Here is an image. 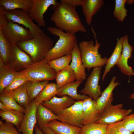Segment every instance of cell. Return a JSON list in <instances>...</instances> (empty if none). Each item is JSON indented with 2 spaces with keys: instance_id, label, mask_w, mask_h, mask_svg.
Here are the masks:
<instances>
[{
  "instance_id": "obj_1",
  "label": "cell",
  "mask_w": 134,
  "mask_h": 134,
  "mask_svg": "<svg viewBox=\"0 0 134 134\" xmlns=\"http://www.w3.org/2000/svg\"><path fill=\"white\" fill-rule=\"evenodd\" d=\"M60 1L51 7L53 12L50 21L54 23L56 27L69 34L75 35L79 32H86L76 7Z\"/></svg>"
},
{
  "instance_id": "obj_2",
  "label": "cell",
  "mask_w": 134,
  "mask_h": 134,
  "mask_svg": "<svg viewBox=\"0 0 134 134\" xmlns=\"http://www.w3.org/2000/svg\"><path fill=\"white\" fill-rule=\"evenodd\" d=\"M16 44L31 57L33 63L43 61L54 46L52 39L43 31L32 39Z\"/></svg>"
},
{
  "instance_id": "obj_3",
  "label": "cell",
  "mask_w": 134,
  "mask_h": 134,
  "mask_svg": "<svg viewBox=\"0 0 134 134\" xmlns=\"http://www.w3.org/2000/svg\"><path fill=\"white\" fill-rule=\"evenodd\" d=\"M47 30L52 34L58 36L59 38L43 60L46 62L70 54L77 44L75 35L65 32L62 29L56 27H49Z\"/></svg>"
},
{
  "instance_id": "obj_4",
  "label": "cell",
  "mask_w": 134,
  "mask_h": 134,
  "mask_svg": "<svg viewBox=\"0 0 134 134\" xmlns=\"http://www.w3.org/2000/svg\"><path fill=\"white\" fill-rule=\"evenodd\" d=\"M95 39V43L93 40H83L80 42L78 46L80 52L82 62L84 67L89 70L92 68L102 67L106 64L108 58H102L99 52L101 45L96 38V34L92 30Z\"/></svg>"
},
{
  "instance_id": "obj_5",
  "label": "cell",
  "mask_w": 134,
  "mask_h": 134,
  "mask_svg": "<svg viewBox=\"0 0 134 134\" xmlns=\"http://www.w3.org/2000/svg\"><path fill=\"white\" fill-rule=\"evenodd\" d=\"M0 29L11 44L27 41L35 37L28 29L6 18L1 10Z\"/></svg>"
},
{
  "instance_id": "obj_6",
  "label": "cell",
  "mask_w": 134,
  "mask_h": 134,
  "mask_svg": "<svg viewBox=\"0 0 134 134\" xmlns=\"http://www.w3.org/2000/svg\"><path fill=\"white\" fill-rule=\"evenodd\" d=\"M29 80L34 82L49 81L56 79L57 73L48 62L44 61L33 63L27 68L19 71Z\"/></svg>"
},
{
  "instance_id": "obj_7",
  "label": "cell",
  "mask_w": 134,
  "mask_h": 134,
  "mask_svg": "<svg viewBox=\"0 0 134 134\" xmlns=\"http://www.w3.org/2000/svg\"><path fill=\"white\" fill-rule=\"evenodd\" d=\"M0 10L6 18L24 26L30 31L34 37L43 31L34 22L30 13L27 12L20 9L7 10L0 7Z\"/></svg>"
},
{
  "instance_id": "obj_8",
  "label": "cell",
  "mask_w": 134,
  "mask_h": 134,
  "mask_svg": "<svg viewBox=\"0 0 134 134\" xmlns=\"http://www.w3.org/2000/svg\"><path fill=\"white\" fill-rule=\"evenodd\" d=\"M123 104L115 105L112 104L100 113L96 123L108 125L122 120L132 111L131 109H123Z\"/></svg>"
},
{
  "instance_id": "obj_9",
  "label": "cell",
  "mask_w": 134,
  "mask_h": 134,
  "mask_svg": "<svg viewBox=\"0 0 134 134\" xmlns=\"http://www.w3.org/2000/svg\"><path fill=\"white\" fill-rule=\"evenodd\" d=\"M83 100L75 101L69 107L62 110L57 115L59 121L81 128L83 126Z\"/></svg>"
},
{
  "instance_id": "obj_10",
  "label": "cell",
  "mask_w": 134,
  "mask_h": 134,
  "mask_svg": "<svg viewBox=\"0 0 134 134\" xmlns=\"http://www.w3.org/2000/svg\"><path fill=\"white\" fill-rule=\"evenodd\" d=\"M102 67L94 68L79 94L87 96L95 101L101 95L102 92L99 82Z\"/></svg>"
},
{
  "instance_id": "obj_11",
  "label": "cell",
  "mask_w": 134,
  "mask_h": 134,
  "mask_svg": "<svg viewBox=\"0 0 134 134\" xmlns=\"http://www.w3.org/2000/svg\"><path fill=\"white\" fill-rule=\"evenodd\" d=\"M11 45L10 58L7 64L10 67L19 71V70L21 71L27 68L33 63L31 57L20 48L16 44Z\"/></svg>"
},
{
  "instance_id": "obj_12",
  "label": "cell",
  "mask_w": 134,
  "mask_h": 134,
  "mask_svg": "<svg viewBox=\"0 0 134 134\" xmlns=\"http://www.w3.org/2000/svg\"><path fill=\"white\" fill-rule=\"evenodd\" d=\"M32 5L29 13L33 21L39 27H45L44 15L51 5H54L58 2L56 0H32Z\"/></svg>"
},
{
  "instance_id": "obj_13",
  "label": "cell",
  "mask_w": 134,
  "mask_h": 134,
  "mask_svg": "<svg viewBox=\"0 0 134 134\" xmlns=\"http://www.w3.org/2000/svg\"><path fill=\"white\" fill-rule=\"evenodd\" d=\"M37 105L33 100L30 101L25 109L24 118L17 129L22 134H34V127L37 123L36 113Z\"/></svg>"
},
{
  "instance_id": "obj_14",
  "label": "cell",
  "mask_w": 134,
  "mask_h": 134,
  "mask_svg": "<svg viewBox=\"0 0 134 134\" xmlns=\"http://www.w3.org/2000/svg\"><path fill=\"white\" fill-rule=\"evenodd\" d=\"M128 36L126 35L123 36L122 42V49L120 59L116 64L121 71L129 76L133 75L134 71L132 67L128 64L129 59L132 57V53L134 48L129 42Z\"/></svg>"
},
{
  "instance_id": "obj_15",
  "label": "cell",
  "mask_w": 134,
  "mask_h": 134,
  "mask_svg": "<svg viewBox=\"0 0 134 134\" xmlns=\"http://www.w3.org/2000/svg\"><path fill=\"white\" fill-rule=\"evenodd\" d=\"M83 125L96 123L100 116V112L96 101L89 97L83 100Z\"/></svg>"
},
{
  "instance_id": "obj_16",
  "label": "cell",
  "mask_w": 134,
  "mask_h": 134,
  "mask_svg": "<svg viewBox=\"0 0 134 134\" xmlns=\"http://www.w3.org/2000/svg\"><path fill=\"white\" fill-rule=\"evenodd\" d=\"M75 102L74 100L68 96H64L61 98L55 96L49 100L42 102L41 104L57 115L61 111L71 106Z\"/></svg>"
},
{
  "instance_id": "obj_17",
  "label": "cell",
  "mask_w": 134,
  "mask_h": 134,
  "mask_svg": "<svg viewBox=\"0 0 134 134\" xmlns=\"http://www.w3.org/2000/svg\"><path fill=\"white\" fill-rule=\"evenodd\" d=\"M71 62L70 66L74 72L76 76V81H83L87 76L85 69L82 60L81 55L78 45H76L72 50Z\"/></svg>"
},
{
  "instance_id": "obj_18",
  "label": "cell",
  "mask_w": 134,
  "mask_h": 134,
  "mask_svg": "<svg viewBox=\"0 0 134 134\" xmlns=\"http://www.w3.org/2000/svg\"><path fill=\"white\" fill-rule=\"evenodd\" d=\"M116 78V76H113L108 86L102 92L101 95L96 101L100 113L112 104L113 99V91L115 88L120 84L118 81L115 82Z\"/></svg>"
},
{
  "instance_id": "obj_19",
  "label": "cell",
  "mask_w": 134,
  "mask_h": 134,
  "mask_svg": "<svg viewBox=\"0 0 134 134\" xmlns=\"http://www.w3.org/2000/svg\"><path fill=\"white\" fill-rule=\"evenodd\" d=\"M104 3L103 0H83L81 6L88 25L91 24L93 16L100 9Z\"/></svg>"
},
{
  "instance_id": "obj_20",
  "label": "cell",
  "mask_w": 134,
  "mask_h": 134,
  "mask_svg": "<svg viewBox=\"0 0 134 134\" xmlns=\"http://www.w3.org/2000/svg\"><path fill=\"white\" fill-rule=\"evenodd\" d=\"M20 74L19 71L14 70L8 65L5 64L0 57V92Z\"/></svg>"
},
{
  "instance_id": "obj_21",
  "label": "cell",
  "mask_w": 134,
  "mask_h": 134,
  "mask_svg": "<svg viewBox=\"0 0 134 134\" xmlns=\"http://www.w3.org/2000/svg\"><path fill=\"white\" fill-rule=\"evenodd\" d=\"M82 82L81 81H74L68 83L57 90V95L58 96H68L77 101L82 100L89 97L78 94L77 89Z\"/></svg>"
},
{
  "instance_id": "obj_22",
  "label": "cell",
  "mask_w": 134,
  "mask_h": 134,
  "mask_svg": "<svg viewBox=\"0 0 134 134\" xmlns=\"http://www.w3.org/2000/svg\"><path fill=\"white\" fill-rule=\"evenodd\" d=\"M46 126L56 134H80L81 128L57 120L50 121Z\"/></svg>"
},
{
  "instance_id": "obj_23",
  "label": "cell",
  "mask_w": 134,
  "mask_h": 134,
  "mask_svg": "<svg viewBox=\"0 0 134 134\" xmlns=\"http://www.w3.org/2000/svg\"><path fill=\"white\" fill-rule=\"evenodd\" d=\"M36 115L37 124L41 129L51 120H60V119L57 115L53 113L41 103L37 105Z\"/></svg>"
},
{
  "instance_id": "obj_24",
  "label": "cell",
  "mask_w": 134,
  "mask_h": 134,
  "mask_svg": "<svg viewBox=\"0 0 134 134\" xmlns=\"http://www.w3.org/2000/svg\"><path fill=\"white\" fill-rule=\"evenodd\" d=\"M32 3V0H0V7L9 10L20 9L29 13Z\"/></svg>"
},
{
  "instance_id": "obj_25",
  "label": "cell",
  "mask_w": 134,
  "mask_h": 134,
  "mask_svg": "<svg viewBox=\"0 0 134 134\" xmlns=\"http://www.w3.org/2000/svg\"><path fill=\"white\" fill-rule=\"evenodd\" d=\"M123 36L117 39L115 49L110 57L108 59L102 76V80L104 79L111 69L116 65L120 57L122 49V44Z\"/></svg>"
},
{
  "instance_id": "obj_26",
  "label": "cell",
  "mask_w": 134,
  "mask_h": 134,
  "mask_svg": "<svg viewBox=\"0 0 134 134\" xmlns=\"http://www.w3.org/2000/svg\"><path fill=\"white\" fill-rule=\"evenodd\" d=\"M57 89L62 86L76 80V76L74 72L70 65L64 68L57 74L56 78Z\"/></svg>"
},
{
  "instance_id": "obj_27",
  "label": "cell",
  "mask_w": 134,
  "mask_h": 134,
  "mask_svg": "<svg viewBox=\"0 0 134 134\" xmlns=\"http://www.w3.org/2000/svg\"><path fill=\"white\" fill-rule=\"evenodd\" d=\"M57 90L56 83H48L34 100L38 105L48 101L57 95Z\"/></svg>"
},
{
  "instance_id": "obj_28",
  "label": "cell",
  "mask_w": 134,
  "mask_h": 134,
  "mask_svg": "<svg viewBox=\"0 0 134 134\" xmlns=\"http://www.w3.org/2000/svg\"><path fill=\"white\" fill-rule=\"evenodd\" d=\"M4 92L11 96L20 105L25 109L29 105L30 101L27 92L25 83L12 91Z\"/></svg>"
},
{
  "instance_id": "obj_29",
  "label": "cell",
  "mask_w": 134,
  "mask_h": 134,
  "mask_svg": "<svg viewBox=\"0 0 134 134\" xmlns=\"http://www.w3.org/2000/svg\"><path fill=\"white\" fill-rule=\"evenodd\" d=\"M24 115V113L17 110L0 111V116L2 120L12 123L15 126L17 129L22 121Z\"/></svg>"
},
{
  "instance_id": "obj_30",
  "label": "cell",
  "mask_w": 134,
  "mask_h": 134,
  "mask_svg": "<svg viewBox=\"0 0 134 134\" xmlns=\"http://www.w3.org/2000/svg\"><path fill=\"white\" fill-rule=\"evenodd\" d=\"M49 82L48 81L37 82L29 80L25 83L30 101L35 98Z\"/></svg>"
},
{
  "instance_id": "obj_31",
  "label": "cell",
  "mask_w": 134,
  "mask_h": 134,
  "mask_svg": "<svg viewBox=\"0 0 134 134\" xmlns=\"http://www.w3.org/2000/svg\"><path fill=\"white\" fill-rule=\"evenodd\" d=\"M11 45L0 29V57L4 63L8 64L10 56Z\"/></svg>"
},
{
  "instance_id": "obj_32",
  "label": "cell",
  "mask_w": 134,
  "mask_h": 134,
  "mask_svg": "<svg viewBox=\"0 0 134 134\" xmlns=\"http://www.w3.org/2000/svg\"><path fill=\"white\" fill-rule=\"evenodd\" d=\"M107 126L97 123L83 125L80 134H106Z\"/></svg>"
},
{
  "instance_id": "obj_33",
  "label": "cell",
  "mask_w": 134,
  "mask_h": 134,
  "mask_svg": "<svg viewBox=\"0 0 134 134\" xmlns=\"http://www.w3.org/2000/svg\"><path fill=\"white\" fill-rule=\"evenodd\" d=\"M0 100L11 110H18L24 113L25 112V109L20 105L11 96L7 93L0 92Z\"/></svg>"
},
{
  "instance_id": "obj_34",
  "label": "cell",
  "mask_w": 134,
  "mask_h": 134,
  "mask_svg": "<svg viewBox=\"0 0 134 134\" xmlns=\"http://www.w3.org/2000/svg\"><path fill=\"white\" fill-rule=\"evenodd\" d=\"M72 58V55L70 54L50 61L48 63L57 74L61 70L69 65V64L71 61Z\"/></svg>"
},
{
  "instance_id": "obj_35",
  "label": "cell",
  "mask_w": 134,
  "mask_h": 134,
  "mask_svg": "<svg viewBox=\"0 0 134 134\" xmlns=\"http://www.w3.org/2000/svg\"><path fill=\"white\" fill-rule=\"evenodd\" d=\"M127 0H115L113 16L118 21L123 22L127 16L128 10L125 7Z\"/></svg>"
},
{
  "instance_id": "obj_36",
  "label": "cell",
  "mask_w": 134,
  "mask_h": 134,
  "mask_svg": "<svg viewBox=\"0 0 134 134\" xmlns=\"http://www.w3.org/2000/svg\"><path fill=\"white\" fill-rule=\"evenodd\" d=\"M123 125L122 121L107 125L106 134H132Z\"/></svg>"
},
{
  "instance_id": "obj_37",
  "label": "cell",
  "mask_w": 134,
  "mask_h": 134,
  "mask_svg": "<svg viewBox=\"0 0 134 134\" xmlns=\"http://www.w3.org/2000/svg\"><path fill=\"white\" fill-rule=\"evenodd\" d=\"M20 72V74L15 78L10 84L2 92H7L12 91L24 84L29 81L26 77Z\"/></svg>"
},
{
  "instance_id": "obj_38",
  "label": "cell",
  "mask_w": 134,
  "mask_h": 134,
  "mask_svg": "<svg viewBox=\"0 0 134 134\" xmlns=\"http://www.w3.org/2000/svg\"><path fill=\"white\" fill-rule=\"evenodd\" d=\"M12 123L0 121V134H21Z\"/></svg>"
},
{
  "instance_id": "obj_39",
  "label": "cell",
  "mask_w": 134,
  "mask_h": 134,
  "mask_svg": "<svg viewBox=\"0 0 134 134\" xmlns=\"http://www.w3.org/2000/svg\"><path fill=\"white\" fill-rule=\"evenodd\" d=\"M122 121L128 130L133 133L134 132V113L127 115Z\"/></svg>"
},
{
  "instance_id": "obj_40",
  "label": "cell",
  "mask_w": 134,
  "mask_h": 134,
  "mask_svg": "<svg viewBox=\"0 0 134 134\" xmlns=\"http://www.w3.org/2000/svg\"><path fill=\"white\" fill-rule=\"evenodd\" d=\"M70 5L74 6H81L83 0H61Z\"/></svg>"
},
{
  "instance_id": "obj_41",
  "label": "cell",
  "mask_w": 134,
  "mask_h": 134,
  "mask_svg": "<svg viewBox=\"0 0 134 134\" xmlns=\"http://www.w3.org/2000/svg\"><path fill=\"white\" fill-rule=\"evenodd\" d=\"M41 130L45 134H56L48 127L45 126Z\"/></svg>"
},
{
  "instance_id": "obj_42",
  "label": "cell",
  "mask_w": 134,
  "mask_h": 134,
  "mask_svg": "<svg viewBox=\"0 0 134 134\" xmlns=\"http://www.w3.org/2000/svg\"><path fill=\"white\" fill-rule=\"evenodd\" d=\"M35 134H45L43 132L37 124H36L34 128Z\"/></svg>"
},
{
  "instance_id": "obj_43",
  "label": "cell",
  "mask_w": 134,
  "mask_h": 134,
  "mask_svg": "<svg viewBox=\"0 0 134 134\" xmlns=\"http://www.w3.org/2000/svg\"><path fill=\"white\" fill-rule=\"evenodd\" d=\"M0 110L6 111L11 109L6 105H5L1 101H0Z\"/></svg>"
},
{
  "instance_id": "obj_44",
  "label": "cell",
  "mask_w": 134,
  "mask_h": 134,
  "mask_svg": "<svg viewBox=\"0 0 134 134\" xmlns=\"http://www.w3.org/2000/svg\"><path fill=\"white\" fill-rule=\"evenodd\" d=\"M133 75L134 76V73ZM129 98L131 99H134V93H133L130 95L129 97Z\"/></svg>"
},
{
  "instance_id": "obj_45",
  "label": "cell",
  "mask_w": 134,
  "mask_h": 134,
  "mask_svg": "<svg viewBox=\"0 0 134 134\" xmlns=\"http://www.w3.org/2000/svg\"><path fill=\"white\" fill-rule=\"evenodd\" d=\"M134 134L133 133V134Z\"/></svg>"
}]
</instances>
